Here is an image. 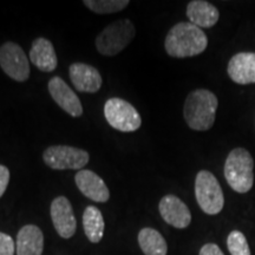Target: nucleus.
I'll return each mask as SVG.
<instances>
[{"mask_svg": "<svg viewBox=\"0 0 255 255\" xmlns=\"http://www.w3.org/2000/svg\"><path fill=\"white\" fill-rule=\"evenodd\" d=\"M223 171L229 187L237 193H248L253 187L254 159L247 149H233L226 158Z\"/></svg>", "mask_w": 255, "mask_h": 255, "instance_id": "7ed1b4c3", "label": "nucleus"}, {"mask_svg": "<svg viewBox=\"0 0 255 255\" xmlns=\"http://www.w3.org/2000/svg\"><path fill=\"white\" fill-rule=\"evenodd\" d=\"M83 4L97 14H109L122 11L129 5L128 0H84Z\"/></svg>", "mask_w": 255, "mask_h": 255, "instance_id": "aec40b11", "label": "nucleus"}, {"mask_svg": "<svg viewBox=\"0 0 255 255\" xmlns=\"http://www.w3.org/2000/svg\"><path fill=\"white\" fill-rule=\"evenodd\" d=\"M0 68L15 82H25L30 78V62L20 45L6 41L0 46Z\"/></svg>", "mask_w": 255, "mask_h": 255, "instance_id": "6e6552de", "label": "nucleus"}, {"mask_svg": "<svg viewBox=\"0 0 255 255\" xmlns=\"http://www.w3.org/2000/svg\"><path fill=\"white\" fill-rule=\"evenodd\" d=\"M195 197L200 208L208 215H218L225 206L222 188L214 174L201 170L195 178Z\"/></svg>", "mask_w": 255, "mask_h": 255, "instance_id": "39448f33", "label": "nucleus"}, {"mask_svg": "<svg viewBox=\"0 0 255 255\" xmlns=\"http://www.w3.org/2000/svg\"><path fill=\"white\" fill-rule=\"evenodd\" d=\"M75 182L79 191L94 202L104 203L110 199V191L100 175L89 169H82L75 175Z\"/></svg>", "mask_w": 255, "mask_h": 255, "instance_id": "f8f14e48", "label": "nucleus"}, {"mask_svg": "<svg viewBox=\"0 0 255 255\" xmlns=\"http://www.w3.org/2000/svg\"><path fill=\"white\" fill-rule=\"evenodd\" d=\"M17 255H41L44 251V235L38 226L26 225L20 228L15 242Z\"/></svg>", "mask_w": 255, "mask_h": 255, "instance_id": "dca6fc26", "label": "nucleus"}, {"mask_svg": "<svg viewBox=\"0 0 255 255\" xmlns=\"http://www.w3.org/2000/svg\"><path fill=\"white\" fill-rule=\"evenodd\" d=\"M30 60L39 71L51 72L57 69L58 59L53 44L46 38H37L32 43L30 50Z\"/></svg>", "mask_w": 255, "mask_h": 255, "instance_id": "2eb2a0df", "label": "nucleus"}, {"mask_svg": "<svg viewBox=\"0 0 255 255\" xmlns=\"http://www.w3.org/2000/svg\"><path fill=\"white\" fill-rule=\"evenodd\" d=\"M15 246L12 237L0 232V255H14Z\"/></svg>", "mask_w": 255, "mask_h": 255, "instance_id": "4be33fe9", "label": "nucleus"}, {"mask_svg": "<svg viewBox=\"0 0 255 255\" xmlns=\"http://www.w3.org/2000/svg\"><path fill=\"white\" fill-rule=\"evenodd\" d=\"M69 76L76 90L95 94L101 90L103 79L95 66L85 63H73L69 68Z\"/></svg>", "mask_w": 255, "mask_h": 255, "instance_id": "ddd939ff", "label": "nucleus"}, {"mask_svg": "<svg viewBox=\"0 0 255 255\" xmlns=\"http://www.w3.org/2000/svg\"><path fill=\"white\" fill-rule=\"evenodd\" d=\"M137 240L144 255H167L168 253L167 241L163 235L154 228H142Z\"/></svg>", "mask_w": 255, "mask_h": 255, "instance_id": "a211bd4d", "label": "nucleus"}, {"mask_svg": "<svg viewBox=\"0 0 255 255\" xmlns=\"http://www.w3.org/2000/svg\"><path fill=\"white\" fill-rule=\"evenodd\" d=\"M218 97L207 89H197L187 96L184 102L183 116L190 129L207 131L214 126Z\"/></svg>", "mask_w": 255, "mask_h": 255, "instance_id": "f03ea898", "label": "nucleus"}, {"mask_svg": "<svg viewBox=\"0 0 255 255\" xmlns=\"http://www.w3.org/2000/svg\"><path fill=\"white\" fill-rule=\"evenodd\" d=\"M187 17L200 28L213 27L219 21V9L205 0H193L187 6Z\"/></svg>", "mask_w": 255, "mask_h": 255, "instance_id": "f3484780", "label": "nucleus"}, {"mask_svg": "<svg viewBox=\"0 0 255 255\" xmlns=\"http://www.w3.org/2000/svg\"><path fill=\"white\" fill-rule=\"evenodd\" d=\"M227 247L231 255H252L250 245L244 233L233 231L227 238Z\"/></svg>", "mask_w": 255, "mask_h": 255, "instance_id": "412c9836", "label": "nucleus"}, {"mask_svg": "<svg viewBox=\"0 0 255 255\" xmlns=\"http://www.w3.org/2000/svg\"><path fill=\"white\" fill-rule=\"evenodd\" d=\"M208 46V38L202 28L191 23H178L169 30L164 40L167 53L174 58L201 55Z\"/></svg>", "mask_w": 255, "mask_h": 255, "instance_id": "f257e3e1", "label": "nucleus"}, {"mask_svg": "<svg viewBox=\"0 0 255 255\" xmlns=\"http://www.w3.org/2000/svg\"><path fill=\"white\" fill-rule=\"evenodd\" d=\"M43 159L53 170H82L88 164L90 155L83 149L70 145H51L44 151Z\"/></svg>", "mask_w": 255, "mask_h": 255, "instance_id": "0eeeda50", "label": "nucleus"}, {"mask_svg": "<svg viewBox=\"0 0 255 255\" xmlns=\"http://www.w3.org/2000/svg\"><path fill=\"white\" fill-rule=\"evenodd\" d=\"M104 117L114 129L133 132L142 126V119L132 104L122 98H110L104 104Z\"/></svg>", "mask_w": 255, "mask_h": 255, "instance_id": "423d86ee", "label": "nucleus"}, {"mask_svg": "<svg viewBox=\"0 0 255 255\" xmlns=\"http://www.w3.org/2000/svg\"><path fill=\"white\" fill-rule=\"evenodd\" d=\"M50 214L53 227L60 238L70 239L75 235L77 231V221L68 197L57 196L51 203Z\"/></svg>", "mask_w": 255, "mask_h": 255, "instance_id": "1a4fd4ad", "label": "nucleus"}, {"mask_svg": "<svg viewBox=\"0 0 255 255\" xmlns=\"http://www.w3.org/2000/svg\"><path fill=\"white\" fill-rule=\"evenodd\" d=\"M135 34V26L129 19L114 21L98 33L96 49L103 56H116L131 43Z\"/></svg>", "mask_w": 255, "mask_h": 255, "instance_id": "20e7f679", "label": "nucleus"}, {"mask_svg": "<svg viewBox=\"0 0 255 255\" xmlns=\"http://www.w3.org/2000/svg\"><path fill=\"white\" fill-rule=\"evenodd\" d=\"M50 96L52 100L56 102L57 105L69 114L72 117H81L83 115V105L81 100L76 92L66 84L65 81L56 76V77L51 78L47 85Z\"/></svg>", "mask_w": 255, "mask_h": 255, "instance_id": "9d476101", "label": "nucleus"}, {"mask_svg": "<svg viewBox=\"0 0 255 255\" xmlns=\"http://www.w3.org/2000/svg\"><path fill=\"white\" fill-rule=\"evenodd\" d=\"M199 255H225L216 244H206L201 247Z\"/></svg>", "mask_w": 255, "mask_h": 255, "instance_id": "b1692460", "label": "nucleus"}, {"mask_svg": "<svg viewBox=\"0 0 255 255\" xmlns=\"http://www.w3.org/2000/svg\"><path fill=\"white\" fill-rule=\"evenodd\" d=\"M9 182V170L7 167L0 164V197L5 194Z\"/></svg>", "mask_w": 255, "mask_h": 255, "instance_id": "5701e85b", "label": "nucleus"}, {"mask_svg": "<svg viewBox=\"0 0 255 255\" xmlns=\"http://www.w3.org/2000/svg\"><path fill=\"white\" fill-rule=\"evenodd\" d=\"M83 228L84 233L92 244H98L104 235V218L96 206H88L83 214Z\"/></svg>", "mask_w": 255, "mask_h": 255, "instance_id": "6ab92c4d", "label": "nucleus"}, {"mask_svg": "<svg viewBox=\"0 0 255 255\" xmlns=\"http://www.w3.org/2000/svg\"><path fill=\"white\" fill-rule=\"evenodd\" d=\"M227 72L229 78L237 84L247 85L255 83V53L240 52L229 60Z\"/></svg>", "mask_w": 255, "mask_h": 255, "instance_id": "4468645a", "label": "nucleus"}, {"mask_svg": "<svg viewBox=\"0 0 255 255\" xmlns=\"http://www.w3.org/2000/svg\"><path fill=\"white\" fill-rule=\"evenodd\" d=\"M158 210L162 219L175 228L184 229L190 225L191 213L180 197L171 194L163 196L158 203Z\"/></svg>", "mask_w": 255, "mask_h": 255, "instance_id": "9b49d317", "label": "nucleus"}]
</instances>
